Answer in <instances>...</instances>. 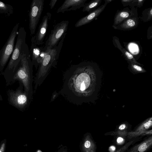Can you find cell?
<instances>
[{
    "label": "cell",
    "instance_id": "obj_13",
    "mask_svg": "<svg viewBox=\"0 0 152 152\" xmlns=\"http://www.w3.org/2000/svg\"><path fill=\"white\" fill-rule=\"evenodd\" d=\"M139 23V18L138 15H136L125 20L113 28L115 29L124 31H130L137 28Z\"/></svg>",
    "mask_w": 152,
    "mask_h": 152
},
{
    "label": "cell",
    "instance_id": "obj_30",
    "mask_svg": "<svg viewBox=\"0 0 152 152\" xmlns=\"http://www.w3.org/2000/svg\"><path fill=\"white\" fill-rule=\"evenodd\" d=\"M126 127V125L125 124H122L119 126L118 129L120 130H123Z\"/></svg>",
    "mask_w": 152,
    "mask_h": 152
},
{
    "label": "cell",
    "instance_id": "obj_16",
    "mask_svg": "<svg viewBox=\"0 0 152 152\" xmlns=\"http://www.w3.org/2000/svg\"><path fill=\"white\" fill-rule=\"evenodd\" d=\"M102 0H93L85 4L82 11L87 12L88 13L97 8L100 5Z\"/></svg>",
    "mask_w": 152,
    "mask_h": 152
},
{
    "label": "cell",
    "instance_id": "obj_4",
    "mask_svg": "<svg viewBox=\"0 0 152 152\" xmlns=\"http://www.w3.org/2000/svg\"><path fill=\"white\" fill-rule=\"evenodd\" d=\"M66 34L61 38L56 47L52 49L49 48L46 56L39 65L34 79V91L35 92L38 87L42 84L52 67H55L56 65Z\"/></svg>",
    "mask_w": 152,
    "mask_h": 152
},
{
    "label": "cell",
    "instance_id": "obj_18",
    "mask_svg": "<svg viewBox=\"0 0 152 152\" xmlns=\"http://www.w3.org/2000/svg\"><path fill=\"white\" fill-rule=\"evenodd\" d=\"M140 19L143 22L151 20L152 19V7L143 10Z\"/></svg>",
    "mask_w": 152,
    "mask_h": 152
},
{
    "label": "cell",
    "instance_id": "obj_26",
    "mask_svg": "<svg viewBox=\"0 0 152 152\" xmlns=\"http://www.w3.org/2000/svg\"><path fill=\"white\" fill-rule=\"evenodd\" d=\"M57 1V0H51L50 1L49 5L51 9H52L54 7Z\"/></svg>",
    "mask_w": 152,
    "mask_h": 152
},
{
    "label": "cell",
    "instance_id": "obj_9",
    "mask_svg": "<svg viewBox=\"0 0 152 152\" xmlns=\"http://www.w3.org/2000/svg\"><path fill=\"white\" fill-rule=\"evenodd\" d=\"M51 14L48 12L43 17L36 34L32 37L31 40L37 45H42L46 34L48 23L51 19Z\"/></svg>",
    "mask_w": 152,
    "mask_h": 152
},
{
    "label": "cell",
    "instance_id": "obj_2",
    "mask_svg": "<svg viewBox=\"0 0 152 152\" xmlns=\"http://www.w3.org/2000/svg\"><path fill=\"white\" fill-rule=\"evenodd\" d=\"M26 34L24 28L20 27L13 52L7 66L2 74L5 79L7 86L12 84L15 71L23 55L29 52L28 46L26 42Z\"/></svg>",
    "mask_w": 152,
    "mask_h": 152
},
{
    "label": "cell",
    "instance_id": "obj_8",
    "mask_svg": "<svg viewBox=\"0 0 152 152\" xmlns=\"http://www.w3.org/2000/svg\"><path fill=\"white\" fill-rule=\"evenodd\" d=\"M44 0H33L29 13V28L31 35L35 34L36 28L42 14Z\"/></svg>",
    "mask_w": 152,
    "mask_h": 152
},
{
    "label": "cell",
    "instance_id": "obj_23",
    "mask_svg": "<svg viewBox=\"0 0 152 152\" xmlns=\"http://www.w3.org/2000/svg\"><path fill=\"white\" fill-rule=\"evenodd\" d=\"M147 143L144 142L138 148V151L140 152H143L147 148Z\"/></svg>",
    "mask_w": 152,
    "mask_h": 152
},
{
    "label": "cell",
    "instance_id": "obj_29",
    "mask_svg": "<svg viewBox=\"0 0 152 152\" xmlns=\"http://www.w3.org/2000/svg\"><path fill=\"white\" fill-rule=\"evenodd\" d=\"M85 146L86 148H89L91 145V143L89 141H86L85 143Z\"/></svg>",
    "mask_w": 152,
    "mask_h": 152
},
{
    "label": "cell",
    "instance_id": "obj_25",
    "mask_svg": "<svg viewBox=\"0 0 152 152\" xmlns=\"http://www.w3.org/2000/svg\"><path fill=\"white\" fill-rule=\"evenodd\" d=\"M152 26H151L148 28L147 32V37L148 39H152Z\"/></svg>",
    "mask_w": 152,
    "mask_h": 152
},
{
    "label": "cell",
    "instance_id": "obj_5",
    "mask_svg": "<svg viewBox=\"0 0 152 152\" xmlns=\"http://www.w3.org/2000/svg\"><path fill=\"white\" fill-rule=\"evenodd\" d=\"M19 85L15 90L8 89L7 91L9 104L21 111H25L31 102L27 93L25 91L23 84Z\"/></svg>",
    "mask_w": 152,
    "mask_h": 152
},
{
    "label": "cell",
    "instance_id": "obj_32",
    "mask_svg": "<svg viewBox=\"0 0 152 152\" xmlns=\"http://www.w3.org/2000/svg\"><path fill=\"white\" fill-rule=\"evenodd\" d=\"M113 0H105L104 1L106 2L108 4L110 2H111L112 1H113Z\"/></svg>",
    "mask_w": 152,
    "mask_h": 152
},
{
    "label": "cell",
    "instance_id": "obj_34",
    "mask_svg": "<svg viewBox=\"0 0 152 152\" xmlns=\"http://www.w3.org/2000/svg\"><path fill=\"white\" fill-rule=\"evenodd\" d=\"M37 152H42L40 150H38Z\"/></svg>",
    "mask_w": 152,
    "mask_h": 152
},
{
    "label": "cell",
    "instance_id": "obj_7",
    "mask_svg": "<svg viewBox=\"0 0 152 152\" xmlns=\"http://www.w3.org/2000/svg\"><path fill=\"white\" fill-rule=\"evenodd\" d=\"M68 20H63L56 25L46 41L44 50L48 48H53L56 47L64 36L66 34L68 26Z\"/></svg>",
    "mask_w": 152,
    "mask_h": 152
},
{
    "label": "cell",
    "instance_id": "obj_28",
    "mask_svg": "<svg viewBox=\"0 0 152 152\" xmlns=\"http://www.w3.org/2000/svg\"><path fill=\"white\" fill-rule=\"evenodd\" d=\"M5 147V144L4 143L2 144L0 148V152H4Z\"/></svg>",
    "mask_w": 152,
    "mask_h": 152
},
{
    "label": "cell",
    "instance_id": "obj_11",
    "mask_svg": "<svg viewBox=\"0 0 152 152\" xmlns=\"http://www.w3.org/2000/svg\"><path fill=\"white\" fill-rule=\"evenodd\" d=\"M104 1L105 2L103 4L100 6L96 9L89 13L88 15L78 20L75 23V27H80L89 23L95 20L104 11L108 4L106 2Z\"/></svg>",
    "mask_w": 152,
    "mask_h": 152
},
{
    "label": "cell",
    "instance_id": "obj_1",
    "mask_svg": "<svg viewBox=\"0 0 152 152\" xmlns=\"http://www.w3.org/2000/svg\"><path fill=\"white\" fill-rule=\"evenodd\" d=\"M92 65L86 62L72 65L64 74L59 94L77 105L84 102L91 94Z\"/></svg>",
    "mask_w": 152,
    "mask_h": 152
},
{
    "label": "cell",
    "instance_id": "obj_33",
    "mask_svg": "<svg viewBox=\"0 0 152 152\" xmlns=\"http://www.w3.org/2000/svg\"><path fill=\"white\" fill-rule=\"evenodd\" d=\"M3 100V99L2 96L0 94V101H2Z\"/></svg>",
    "mask_w": 152,
    "mask_h": 152
},
{
    "label": "cell",
    "instance_id": "obj_17",
    "mask_svg": "<svg viewBox=\"0 0 152 152\" xmlns=\"http://www.w3.org/2000/svg\"><path fill=\"white\" fill-rule=\"evenodd\" d=\"M13 12V8L12 6L0 1V14L9 16L12 14Z\"/></svg>",
    "mask_w": 152,
    "mask_h": 152
},
{
    "label": "cell",
    "instance_id": "obj_12",
    "mask_svg": "<svg viewBox=\"0 0 152 152\" xmlns=\"http://www.w3.org/2000/svg\"><path fill=\"white\" fill-rule=\"evenodd\" d=\"M87 0H66L58 9L57 13L75 10L83 7Z\"/></svg>",
    "mask_w": 152,
    "mask_h": 152
},
{
    "label": "cell",
    "instance_id": "obj_19",
    "mask_svg": "<svg viewBox=\"0 0 152 152\" xmlns=\"http://www.w3.org/2000/svg\"><path fill=\"white\" fill-rule=\"evenodd\" d=\"M49 49V48H48L46 50H44L43 48V49L41 51L37 60L36 69L38 68L39 64L44 59L48 53Z\"/></svg>",
    "mask_w": 152,
    "mask_h": 152
},
{
    "label": "cell",
    "instance_id": "obj_3",
    "mask_svg": "<svg viewBox=\"0 0 152 152\" xmlns=\"http://www.w3.org/2000/svg\"><path fill=\"white\" fill-rule=\"evenodd\" d=\"M33 66L30 52L23 54L15 70L12 81V84L18 81L23 84L31 101L33 99L34 93Z\"/></svg>",
    "mask_w": 152,
    "mask_h": 152
},
{
    "label": "cell",
    "instance_id": "obj_20",
    "mask_svg": "<svg viewBox=\"0 0 152 152\" xmlns=\"http://www.w3.org/2000/svg\"><path fill=\"white\" fill-rule=\"evenodd\" d=\"M130 63V66L133 70L137 72H140L144 71L143 69L137 64L128 61Z\"/></svg>",
    "mask_w": 152,
    "mask_h": 152
},
{
    "label": "cell",
    "instance_id": "obj_15",
    "mask_svg": "<svg viewBox=\"0 0 152 152\" xmlns=\"http://www.w3.org/2000/svg\"><path fill=\"white\" fill-rule=\"evenodd\" d=\"M31 41V45L29 51L31 62L33 66L36 69L37 62L40 54L43 49L39 47L33 41Z\"/></svg>",
    "mask_w": 152,
    "mask_h": 152
},
{
    "label": "cell",
    "instance_id": "obj_21",
    "mask_svg": "<svg viewBox=\"0 0 152 152\" xmlns=\"http://www.w3.org/2000/svg\"><path fill=\"white\" fill-rule=\"evenodd\" d=\"M145 0H133V1L130 7H134L137 6V7L140 8L143 5Z\"/></svg>",
    "mask_w": 152,
    "mask_h": 152
},
{
    "label": "cell",
    "instance_id": "obj_22",
    "mask_svg": "<svg viewBox=\"0 0 152 152\" xmlns=\"http://www.w3.org/2000/svg\"><path fill=\"white\" fill-rule=\"evenodd\" d=\"M152 122L151 121V120H149L148 121L145 123L139 129V130H142L148 129L152 126Z\"/></svg>",
    "mask_w": 152,
    "mask_h": 152
},
{
    "label": "cell",
    "instance_id": "obj_24",
    "mask_svg": "<svg viewBox=\"0 0 152 152\" xmlns=\"http://www.w3.org/2000/svg\"><path fill=\"white\" fill-rule=\"evenodd\" d=\"M133 0H121V3L124 7L129 6L131 7Z\"/></svg>",
    "mask_w": 152,
    "mask_h": 152
},
{
    "label": "cell",
    "instance_id": "obj_31",
    "mask_svg": "<svg viewBox=\"0 0 152 152\" xmlns=\"http://www.w3.org/2000/svg\"><path fill=\"white\" fill-rule=\"evenodd\" d=\"M109 151L110 152H113L115 149V147L114 146H111L109 147Z\"/></svg>",
    "mask_w": 152,
    "mask_h": 152
},
{
    "label": "cell",
    "instance_id": "obj_6",
    "mask_svg": "<svg viewBox=\"0 0 152 152\" xmlns=\"http://www.w3.org/2000/svg\"><path fill=\"white\" fill-rule=\"evenodd\" d=\"M19 24L18 23L14 27L5 44L0 50V75H2L13 52Z\"/></svg>",
    "mask_w": 152,
    "mask_h": 152
},
{
    "label": "cell",
    "instance_id": "obj_27",
    "mask_svg": "<svg viewBox=\"0 0 152 152\" xmlns=\"http://www.w3.org/2000/svg\"><path fill=\"white\" fill-rule=\"evenodd\" d=\"M124 140V139L121 137H118L117 140L118 143L121 144L122 143Z\"/></svg>",
    "mask_w": 152,
    "mask_h": 152
},
{
    "label": "cell",
    "instance_id": "obj_14",
    "mask_svg": "<svg viewBox=\"0 0 152 152\" xmlns=\"http://www.w3.org/2000/svg\"><path fill=\"white\" fill-rule=\"evenodd\" d=\"M113 42L114 46L119 50L128 61L139 65H141L137 62L133 56L121 45L119 38L116 36L113 37Z\"/></svg>",
    "mask_w": 152,
    "mask_h": 152
},
{
    "label": "cell",
    "instance_id": "obj_10",
    "mask_svg": "<svg viewBox=\"0 0 152 152\" xmlns=\"http://www.w3.org/2000/svg\"><path fill=\"white\" fill-rule=\"evenodd\" d=\"M126 7L116 12L113 20V27L117 26L125 20L133 16L138 15L137 9L134 7Z\"/></svg>",
    "mask_w": 152,
    "mask_h": 152
}]
</instances>
